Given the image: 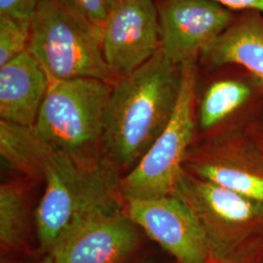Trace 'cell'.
I'll list each match as a JSON object with an SVG mask.
<instances>
[{"label":"cell","instance_id":"6","mask_svg":"<svg viewBox=\"0 0 263 263\" xmlns=\"http://www.w3.org/2000/svg\"><path fill=\"white\" fill-rule=\"evenodd\" d=\"M173 195L181 199L203 227L215 263L231 259L240 241L238 226L252 223L260 204L183 170Z\"/></svg>","mask_w":263,"mask_h":263},{"label":"cell","instance_id":"4","mask_svg":"<svg viewBox=\"0 0 263 263\" xmlns=\"http://www.w3.org/2000/svg\"><path fill=\"white\" fill-rule=\"evenodd\" d=\"M28 51L51 79L96 78L113 84L106 65L103 28L66 0H40L31 20Z\"/></svg>","mask_w":263,"mask_h":263},{"label":"cell","instance_id":"5","mask_svg":"<svg viewBox=\"0 0 263 263\" xmlns=\"http://www.w3.org/2000/svg\"><path fill=\"white\" fill-rule=\"evenodd\" d=\"M196 84L195 63L183 65L179 97L169 123L141 161L119 179L125 199H154L174 194L193 137Z\"/></svg>","mask_w":263,"mask_h":263},{"label":"cell","instance_id":"21","mask_svg":"<svg viewBox=\"0 0 263 263\" xmlns=\"http://www.w3.org/2000/svg\"><path fill=\"white\" fill-rule=\"evenodd\" d=\"M226 263H227V262H226Z\"/></svg>","mask_w":263,"mask_h":263},{"label":"cell","instance_id":"13","mask_svg":"<svg viewBox=\"0 0 263 263\" xmlns=\"http://www.w3.org/2000/svg\"><path fill=\"white\" fill-rule=\"evenodd\" d=\"M33 180L26 177L10 179L0 185V245L5 254L28 250L34 212H32Z\"/></svg>","mask_w":263,"mask_h":263},{"label":"cell","instance_id":"8","mask_svg":"<svg viewBox=\"0 0 263 263\" xmlns=\"http://www.w3.org/2000/svg\"><path fill=\"white\" fill-rule=\"evenodd\" d=\"M125 204L136 226L177 262L215 263L203 227L181 199H125Z\"/></svg>","mask_w":263,"mask_h":263},{"label":"cell","instance_id":"16","mask_svg":"<svg viewBox=\"0 0 263 263\" xmlns=\"http://www.w3.org/2000/svg\"><path fill=\"white\" fill-rule=\"evenodd\" d=\"M30 26L9 16L0 15V66L28 49Z\"/></svg>","mask_w":263,"mask_h":263},{"label":"cell","instance_id":"12","mask_svg":"<svg viewBox=\"0 0 263 263\" xmlns=\"http://www.w3.org/2000/svg\"><path fill=\"white\" fill-rule=\"evenodd\" d=\"M202 56L215 66H243L263 85V18L245 15L216 38Z\"/></svg>","mask_w":263,"mask_h":263},{"label":"cell","instance_id":"9","mask_svg":"<svg viewBox=\"0 0 263 263\" xmlns=\"http://www.w3.org/2000/svg\"><path fill=\"white\" fill-rule=\"evenodd\" d=\"M161 47L159 19L153 0H120L103 26L104 60L113 76H127Z\"/></svg>","mask_w":263,"mask_h":263},{"label":"cell","instance_id":"10","mask_svg":"<svg viewBox=\"0 0 263 263\" xmlns=\"http://www.w3.org/2000/svg\"><path fill=\"white\" fill-rule=\"evenodd\" d=\"M98 167L82 169L66 154L60 153L48 170L43 179L44 192L34 210V230L43 254L73 218Z\"/></svg>","mask_w":263,"mask_h":263},{"label":"cell","instance_id":"11","mask_svg":"<svg viewBox=\"0 0 263 263\" xmlns=\"http://www.w3.org/2000/svg\"><path fill=\"white\" fill-rule=\"evenodd\" d=\"M51 81L28 49L0 66V121L33 129Z\"/></svg>","mask_w":263,"mask_h":263},{"label":"cell","instance_id":"7","mask_svg":"<svg viewBox=\"0 0 263 263\" xmlns=\"http://www.w3.org/2000/svg\"><path fill=\"white\" fill-rule=\"evenodd\" d=\"M156 6L160 50L176 66L195 63L234 22L232 11L213 0H161Z\"/></svg>","mask_w":263,"mask_h":263},{"label":"cell","instance_id":"19","mask_svg":"<svg viewBox=\"0 0 263 263\" xmlns=\"http://www.w3.org/2000/svg\"><path fill=\"white\" fill-rule=\"evenodd\" d=\"M231 10H249L263 15V0H213Z\"/></svg>","mask_w":263,"mask_h":263},{"label":"cell","instance_id":"20","mask_svg":"<svg viewBox=\"0 0 263 263\" xmlns=\"http://www.w3.org/2000/svg\"><path fill=\"white\" fill-rule=\"evenodd\" d=\"M135 263H153V260L151 258H147V259H142L141 261H138V262Z\"/></svg>","mask_w":263,"mask_h":263},{"label":"cell","instance_id":"3","mask_svg":"<svg viewBox=\"0 0 263 263\" xmlns=\"http://www.w3.org/2000/svg\"><path fill=\"white\" fill-rule=\"evenodd\" d=\"M112 84L96 78L52 79L33 131L84 170L104 161Z\"/></svg>","mask_w":263,"mask_h":263},{"label":"cell","instance_id":"14","mask_svg":"<svg viewBox=\"0 0 263 263\" xmlns=\"http://www.w3.org/2000/svg\"><path fill=\"white\" fill-rule=\"evenodd\" d=\"M188 168L193 172L192 175L199 179L254 202L263 203V178L259 176L215 160L198 158L190 163Z\"/></svg>","mask_w":263,"mask_h":263},{"label":"cell","instance_id":"1","mask_svg":"<svg viewBox=\"0 0 263 263\" xmlns=\"http://www.w3.org/2000/svg\"><path fill=\"white\" fill-rule=\"evenodd\" d=\"M181 66L159 50L145 64L118 77L106 114L104 158L122 177L166 128L179 97Z\"/></svg>","mask_w":263,"mask_h":263},{"label":"cell","instance_id":"18","mask_svg":"<svg viewBox=\"0 0 263 263\" xmlns=\"http://www.w3.org/2000/svg\"><path fill=\"white\" fill-rule=\"evenodd\" d=\"M39 1L40 0H0V15L9 16L30 26Z\"/></svg>","mask_w":263,"mask_h":263},{"label":"cell","instance_id":"15","mask_svg":"<svg viewBox=\"0 0 263 263\" xmlns=\"http://www.w3.org/2000/svg\"><path fill=\"white\" fill-rule=\"evenodd\" d=\"M251 96V89L236 80H220L209 87L200 106V123L211 129L234 112Z\"/></svg>","mask_w":263,"mask_h":263},{"label":"cell","instance_id":"2","mask_svg":"<svg viewBox=\"0 0 263 263\" xmlns=\"http://www.w3.org/2000/svg\"><path fill=\"white\" fill-rule=\"evenodd\" d=\"M118 175L104 160L91 176L76 215L37 263H125L141 230L128 215Z\"/></svg>","mask_w":263,"mask_h":263},{"label":"cell","instance_id":"17","mask_svg":"<svg viewBox=\"0 0 263 263\" xmlns=\"http://www.w3.org/2000/svg\"><path fill=\"white\" fill-rule=\"evenodd\" d=\"M86 19L103 28L104 22L120 0H66Z\"/></svg>","mask_w":263,"mask_h":263}]
</instances>
